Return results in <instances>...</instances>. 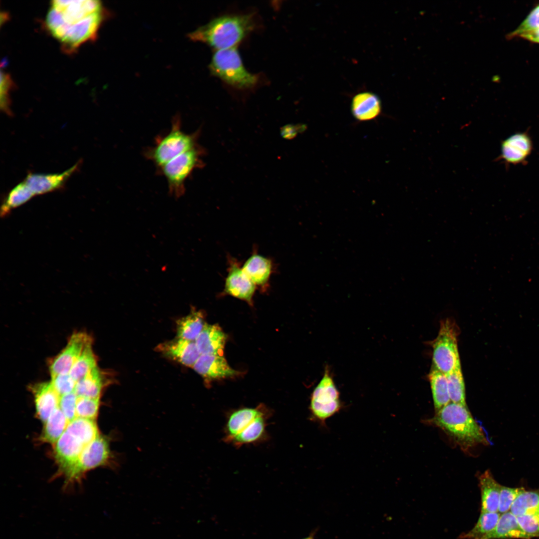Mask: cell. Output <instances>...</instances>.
<instances>
[{"label": "cell", "instance_id": "52a82bcc", "mask_svg": "<svg viewBox=\"0 0 539 539\" xmlns=\"http://www.w3.org/2000/svg\"><path fill=\"white\" fill-rule=\"evenodd\" d=\"M116 456L111 451L108 437L100 434L83 450L76 465L65 477L63 488L68 492L75 482H79L88 471L99 467H116Z\"/></svg>", "mask_w": 539, "mask_h": 539}, {"label": "cell", "instance_id": "83f0119b", "mask_svg": "<svg viewBox=\"0 0 539 539\" xmlns=\"http://www.w3.org/2000/svg\"><path fill=\"white\" fill-rule=\"evenodd\" d=\"M510 512L516 517L539 513V490L529 491L521 488Z\"/></svg>", "mask_w": 539, "mask_h": 539}, {"label": "cell", "instance_id": "5b68a950", "mask_svg": "<svg viewBox=\"0 0 539 539\" xmlns=\"http://www.w3.org/2000/svg\"><path fill=\"white\" fill-rule=\"evenodd\" d=\"M209 69L213 75L239 89H251L259 81V76L248 71L244 66L236 47L216 50Z\"/></svg>", "mask_w": 539, "mask_h": 539}, {"label": "cell", "instance_id": "f35d334b", "mask_svg": "<svg viewBox=\"0 0 539 539\" xmlns=\"http://www.w3.org/2000/svg\"><path fill=\"white\" fill-rule=\"evenodd\" d=\"M12 82L9 75L1 70L0 72V108L7 114L11 113L9 92L12 88Z\"/></svg>", "mask_w": 539, "mask_h": 539}, {"label": "cell", "instance_id": "4dcf8cb0", "mask_svg": "<svg viewBox=\"0 0 539 539\" xmlns=\"http://www.w3.org/2000/svg\"><path fill=\"white\" fill-rule=\"evenodd\" d=\"M34 196L23 181L19 183L9 192L4 200L1 207V216L6 215L11 210L25 204Z\"/></svg>", "mask_w": 539, "mask_h": 539}, {"label": "cell", "instance_id": "d590c367", "mask_svg": "<svg viewBox=\"0 0 539 539\" xmlns=\"http://www.w3.org/2000/svg\"><path fill=\"white\" fill-rule=\"evenodd\" d=\"M517 518L528 539L539 537V513L522 515Z\"/></svg>", "mask_w": 539, "mask_h": 539}, {"label": "cell", "instance_id": "cb8c5ba5", "mask_svg": "<svg viewBox=\"0 0 539 539\" xmlns=\"http://www.w3.org/2000/svg\"><path fill=\"white\" fill-rule=\"evenodd\" d=\"M104 375L103 372L96 367L76 382L74 392L78 397L100 398L106 383Z\"/></svg>", "mask_w": 539, "mask_h": 539}, {"label": "cell", "instance_id": "836d02e7", "mask_svg": "<svg viewBox=\"0 0 539 539\" xmlns=\"http://www.w3.org/2000/svg\"><path fill=\"white\" fill-rule=\"evenodd\" d=\"M100 398L78 397L76 405V418L95 420L98 414Z\"/></svg>", "mask_w": 539, "mask_h": 539}, {"label": "cell", "instance_id": "74e56055", "mask_svg": "<svg viewBox=\"0 0 539 539\" xmlns=\"http://www.w3.org/2000/svg\"><path fill=\"white\" fill-rule=\"evenodd\" d=\"M521 488H510L501 486L498 512L503 514L510 512Z\"/></svg>", "mask_w": 539, "mask_h": 539}, {"label": "cell", "instance_id": "8d00e7d4", "mask_svg": "<svg viewBox=\"0 0 539 539\" xmlns=\"http://www.w3.org/2000/svg\"><path fill=\"white\" fill-rule=\"evenodd\" d=\"M51 377L50 382L60 397L74 391L77 382L69 373L57 374Z\"/></svg>", "mask_w": 539, "mask_h": 539}, {"label": "cell", "instance_id": "1f68e13d", "mask_svg": "<svg viewBox=\"0 0 539 539\" xmlns=\"http://www.w3.org/2000/svg\"><path fill=\"white\" fill-rule=\"evenodd\" d=\"M92 342L86 346L70 371V375L76 382L97 367V358L92 349Z\"/></svg>", "mask_w": 539, "mask_h": 539}, {"label": "cell", "instance_id": "277c9868", "mask_svg": "<svg viewBox=\"0 0 539 539\" xmlns=\"http://www.w3.org/2000/svg\"><path fill=\"white\" fill-rule=\"evenodd\" d=\"M270 415L271 412L262 405L232 411L225 424L224 440L238 447L259 442L266 436Z\"/></svg>", "mask_w": 539, "mask_h": 539}, {"label": "cell", "instance_id": "d4e9b609", "mask_svg": "<svg viewBox=\"0 0 539 539\" xmlns=\"http://www.w3.org/2000/svg\"><path fill=\"white\" fill-rule=\"evenodd\" d=\"M68 423V420L58 407L44 423L39 440L54 445L65 431Z\"/></svg>", "mask_w": 539, "mask_h": 539}, {"label": "cell", "instance_id": "6da1fadb", "mask_svg": "<svg viewBox=\"0 0 539 539\" xmlns=\"http://www.w3.org/2000/svg\"><path fill=\"white\" fill-rule=\"evenodd\" d=\"M102 8L97 0H53L46 25L65 49L72 50L95 38L103 19Z\"/></svg>", "mask_w": 539, "mask_h": 539}, {"label": "cell", "instance_id": "3957f363", "mask_svg": "<svg viewBox=\"0 0 539 539\" xmlns=\"http://www.w3.org/2000/svg\"><path fill=\"white\" fill-rule=\"evenodd\" d=\"M432 421L463 450L490 443L483 429L474 419L467 406L451 402L436 412Z\"/></svg>", "mask_w": 539, "mask_h": 539}, {"label": "cell", "instance_id": "44dd1931", "mask_svg": "<svg viewBox=\"0 0 539 539\" xmlns=\"http://www.w3.org/2000/svg\"><path fill=\"white\" fill-rule=\"evenodd\" d=\"M531 150L532 142L529 137L524 133H516L503 142L502 156L507 162L516 164L525 160Z\"/></svg>", "mask_w": 539, "mask_h": 539}, {"label": "cell", "instance_id": "7a4b0ae2", "mask_svg": "<svg viewBox=\"0 0 539 539\" xmlns=\"http://www.w3.org/2000/svg\"><path fill=\"white\" fill-rule=\"evenodd\" d=\"M255 27L252 14H227L216 17L189 34L191 39L217 50L236 47Z\"/></svg>", "mask_w": 539, "mask_h": 539}, {"label": "cell", "instance_id": "5bb4252c", "mask_svg": "<svg viewBox=\"0 0 539 539\" xmlns=\"http://www.w3.org/2000/svg\"><path fill=\"white\" fill-rule=\"evenodd\" d=\"M77 163L67 170L55 174L29 173L23 181L34 196L42 195L60 189L67 180L78 169Z\"/></svg>", "mask_w": 539, "mask_h": 539}, {"label": "cell", "instance_id": "60d3db41", "mask_svg": "<svg viewBox=\"0 0 539 539\" xmlns=\"http://www.w3.org/2000/svg\"><path fill=\"white\" fill-rule=\"evenodd\" d=\"M518 38H520L532 43L539 44V28L523 33Z\"/></svg>", "mask_w": 539, "mask_h": 539}, {"label": "cell", "instance_id": "8fae6325", "mask_svg": "<svg viewBox=\"0 0 539 539\" xmlns=\"http://www.w3.org/2000/svg\"><path fill=\"white\" fill-rule=\"evenodd\" d=\"M91 342L92 337L87 333L83 331L73 333L65 347L49 360L48 368L51 376L69 373L86 346Z\"/></svg>", "mask_w": 539, "mask_h": 539}, {"label": "cell", "instance_id": "b9f144b4", "mask_svg": "<svg viewBox=\"0 0 539 539\" xmlns=\"http://www.w3.org/2000/svg\"><path fill=\"white\" fill-rule=\"evenodd\" d=\"M298 128H296L295 126L287 125L283 129L282 134L284 138H292L299 131L298 130Z\"/></svg>", "mask_w": 539, "mask_h": 539}, {"label": "cell", "instance_id": "ffe728a7", "mask_svg": "<svg viewBox=\"0 0 539 539\" xmlns=\"http://www.w3.org/2000/svg\"><path fill=\"white\" fill-rule=\"evenodd\" d=\"M227 338L219 326L206 324L195 342L201 354L223 355Z\"/></svg>", "mask_w": 539, "mask_h": 539}, {"label": "cell", "instance_id": "ac0fdd59", "mask_svg": "<svg viewBox=\"0 0 539 539\" xmlns=\"http://www.w3.org/2000/svg\"><path fill=\"white\" fill-rule=\"evenodd\" d=\"M351 110L356 120L361 122L371 121L381 114V102L378 96L372 92H360L352 97Z\"/></svg>", "mask_w": 539, "mask_h": 539}, {"label": "cell", "instance_id": "9c48e42d", "mask_svg": "<svg viewBox=\"0 0 539 539\" xmlns=\"http://www.w3.org/2000/svg\"><path fill=\"white\" fill-rule=\"evenodd\" d=\"M205 153L204 148L198 145L159 168L173 196L180 197L184 194L186 180L195 170L204 166L202 157Z\"/></svg>", "mask_w": 539, "mask_h": 539}, {"label": "cell", "instance_id": "4316f807", "mask_svg": "<svg viewBox=\"0 0 539 539\" xmlns=\"http://www.w3.org/2000/svg\"><path fill=\"white\" fill-rule=\"evenodd\" d=\"M206 323L201 311H192L177 322V337L195 341Z\"/></svg>", "mask_w": 539, "mask_h": 539}, {"label": "cell", "instance_id": "d6986e66", "mask_svg": "<svg viewBox=\"0 0 539 539\" xmlns=\"http://www.w3.org/2000/svg\"><path fill=\"white\" fill-rule=\"evenodd\" d=\"M159 348L168 357L189 367H193L201 355L195 341L178 337L161 345Z\"/></svg>", "mask_w": 539, "mask_h": 539}, {"label": "cell", "instance_id": "603a6c76", "mask_svg": "<svg viewBox=\"0 0 539 539\" xmlns=\"http://www.w3.org/2000/svg\"><path fill=\"white\" fill-rule=\"evenodd\" d=\"M528 539L516 516L510 511L500 516L495 529L482 539Z\"/></svg>", "mask_w": 539, "mask_h": 539}, {"label": "cell", "instance_id": "30bf717a", "mask_svg": "<svg viewBox=\"0 0 539 539\" xmlns=\"http://www.w3.org/2000/svg\"><path fill=\"white\" fill-rule=\"evenodd\" d=\"M342 408L339 392L327 366L310 396L309 409L311 419L324 425L327 419L338 413Z\"/></svg>", "mask_w": 539, "mask_h": 539}, {"label": "cell", "instance_id": "f1b7e54d", "mask_svg": "<svg viewBox=\"0 0 539 539\" xmlns=\"http://www.w3.org/2000/svg\"><path fill=\"white\" fill-rule=\"evenodd\" d=\"M500 516L498 512H481L474 527L460 535L459 539H482L495 529Z\"/></svg>", "mask_w": 539, "mask_h": 539}, {"label": "cell", "instance_id": "d6a6232c", "mask_svg": "<svg viewBox=\"0 0 539 539\" xmlns=\"http://www.w3.org/2000/svg\"><path fill=\"white\" fill-rule=\"evenodd\" d=\"M446 375L451 402L467 406L461 366Z\"/></svg>", "mask_w": 539, "mask_h": 539}, {"label": "cell", "instance_id": "2e32d148", "mask_svg": "<svg viewBox=\"0 0 539 539\" xmlns=\"http://www.w3.org/2000/svg\"><path fill=\"white\" fill-rule=\"evenodd\" d=\"M274 264L271 259L259 254L257 250L245 262L242 269L257 287L264 291L268 289L274 271Z\"/></svg>", "mask_w": 539, "mask_h": 539}, {"label": "cell", "instance_id": "ab89813d", "mask_svg": "<svg viewBox=\"0 0 539 539\" xmlns=\"http://www.w3.org/2000/svg\"><path fill=\"white\" fill-rule=\"evenodd\" d=\"M77 399V396L74 391L60 397L59 407L69 423L76 418Z\"/></svg>", "mask_w": 539, "mask_h": 539}, {"label": "cell", "instance_id": "484cf974", "mask_svg": "<svg viewBox=\"0 0 539 539\" xmlns=\"http://www.w3.org/2000/svg\"><path fill=\"white\" fill-rule=\"evenodd\" d=\"M436 411L451 402L446 375L432 366L428 375Z\"/></svg>", "mask_w": 539, "mask_h": 539}, {"label": "cell", "instance_id": "7402d4cb", "mask_svg": "<svg viewBox=\"0 0 539 539\" xmlns=\"http://www.w3.org/2000/svg\"><path fill=\"white\" fill-rule=\"evenodd\" d=\"M481 494V512H498L501 485L486 471L479 477Z\"/></svg>", "mask_w": 539, "mask_h": 539}, {"label": "cell", "instance_id": "7bdbcfd3", "mask_svg": "<svg viewBox=\"0 0 539 539\" xmlns=\"http://www.w3.org/2000/svg\"><path fill=\"white\" fill-rule=\"evenodd\" d=\"M316 532H317V530L315 529L314 530L312 531L310 533V534H309V535L308 536H307V537H305V538H303L302 539H315V536Z\"/></svg>", "mask_w": 539, "mask_h": 539}, {"label": "cell", "instance_id": "e575fe53", "mask_svg": "<svg viewBox=\"0 0 539 539\" xmlns=\"http://www.w3.org/2000/svg\"><path fill=\"white\" fill-rule=\"evenodd\" d=\"M539 28V2L532 9L526 17L512 31L506 35L507 39L518 38L520 35Z\"/></svg>", "mask_w": 539, "mask_h": 539}, {"label": "cell", "instance_id": "ba28073f", "mask_svg": "<svg viewBox=\"0 0 539 539\" xmlns=\"http://www.w3.org/2000/svg\"><path fill=\"white\" fill-rule=\"evenodd\" d=\"M458 335L459 329L455 321L447 318L440 322L437 336L432 342V366L445 374L461 367Z\"/></svg>", "mask_w": 539, "mask_h": 539}, {"label": "cell", "instance_id": "e0dca14e", "mask_svg": "<svg viewBox=\"0 0 539 539\" xmlns=\"http://www.w3.org/2000/svg\"><path fill=\"white\" fill-rule=\"evenodd\" d=\"M193 368L203 377L210 380L230 377L239 373L229 366L223 355L215 354H201Z\"/></svg>", "mask_w": 539, "mask_h": 539}, {"label": "cell", "instance_id": "f546056e", "mask_svg": "<svg viewBox=\"0 0 539 539\" xmlns=\"http://www.w3.org/2000/svg\"><path fill=\"white\" fill-rule=\"evenodd\" d=\"M66 430L78 437L86 445L99 435L95 420L76 417L70 422Z\"/></svg>", "mask_w": 539, "mask_h": 539}, {"label": "cell", "instance_id": "8992f818", "mask_svg": "<svg viewBox=\"0 0 539 539\" xmlns=\"http://www.w3.org/2000/svg\"><path fill=\"white\" fill-rule=\"evenodd\" d=\"M200 131L192 134L184 132L180 119L176 118L168 133L158 137L153 146L145 152V156L159 168L181 154L198 145Z\"/></svg>", "mask_w": 539, "mask_h": 539}, {"label": "cell", "instance_id": "9a60e30c", "mask_svg": "<svg viewBox=\"0 0 539 539\" xmlns=\"http://www.w3.org/2000/svg\"><path fill=\"white\" fill-rule=\"evenodd\" d=\"M29 389L34 397L36 415L44 424L59 407L60 396L51 382L31 384Z\"/></svg>", "mask_w": 539, "mask_h": 539}, {"label": "cell", "instance_id": "7c38bea8", "mask_svg": "<svg viewBox=\"0 0 539 539\" xmlns=\"http://www.w3.org/2000/svg\"><path fill=\"white\" fill-rule=\"evenodd\" d=\"M227 261V274L223 292L252 304L257 287L245 273L236 259L229 255Z\"/></svg>", "mask_w": 539, "mask_h": 539}, {"label": "cell", "instance_id": "4fadbf2b", "mask_svg": "<svg viewBox=\"0 0 539 539\" xmlns=\"http://www.w3.org/2000/svg\"><path fill=\"white\" fill-rule=\"evenodd\" d=\"M78 437L65 430L54 444V455L60 472L66 477L76 465L87 446Z\"/></svg>", "mask_w": 539, "mask_h": 539}]
</instances>
